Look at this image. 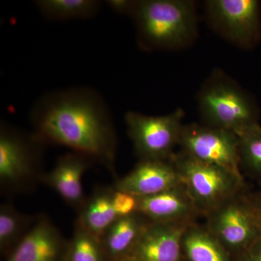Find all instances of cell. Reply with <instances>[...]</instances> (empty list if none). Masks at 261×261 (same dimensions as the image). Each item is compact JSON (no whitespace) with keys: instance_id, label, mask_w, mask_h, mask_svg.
Segmentation results:
<instances>
[{"instance_id":"cell-13","label":"cell","mask_w":261,"mask_h":261,"mask_svg":"<svg viewBox=\"0 0 261 261\" xmlns=\"http://www.w3.org/2000/svg\"><path fill=\"white\" fill-rule=\"evenodd\" d=\"M67 243L49 218L39 216L7 261H63Z\"/></svg>"},{"instance_id":"cell-3","label":"cell","mask_w":261,"mask_h":261,"mask_svg":"<svg viewBox=\"0 0 261 261\" xmlns=\"http://www.w3.org/2000/svg\"><path fill=\"white\" fill-rule=\"evenodd\" d=\"M201 123L238 135L257 124V110L251 97L236 81L215 70L197 94Z\"/></svg>"},{"instance_id":"cell-18","label":"cell","mask_w":261,"mask_h":261,"mask_svg":"<svg viewBox=\"0 0 261 261\" xmlns=\"http://www.w3.org/2000/svg\"><path fill=\"white\" fill-rule=\"evenodd\" d=\"M38 216L20 212L10 203L0 207V250L8 257L29 232Z\"/></svg>"},{"instance_id":"cell-25","label":"cell","mask_w":261,"mask_h":261,"mask_svg":"<svg viewBox=\"0 0 261 261\" xmlns=\"http://www.w3.org/2000/svg\"><path fill=\"white\" fill-rule=\"evenodd\" d=\"M249 197L257 212L261 214V192L256 195H249Z\"/></svg>"},{"instance_id":"cell-21","label":"cell","mask_w":261,"mask_h":261,"mask_svg":"<svg viewBox=\"0 0 261 261\" xmlns=\"http://www.w3.org/2000/svg\"><path fill=\"white\" fill-rule=\"evenodd\" d=\"M63 261H107L100 240L75 226Z\"/></svg>"},{"instance_id":"cell-20","label":"cell","mask_w":261,"mask_h":261,"mask_svg":"<svg viewBox=\"0 0 261 261\" xmlns=\"http://www.w3.org/2000/svg\"><path fill=\"white\" fill-rule=\"evenodd\" d=\"M240 169L261 178V126L258 123L239 133Z\"/></svg>"},{"instance_id":"cell-14","label":"cell","mask_w":261,"mask_h":261,"mask_svg":"<svg viewBox=\"0 0 261 261\" xmlns=\"http://www.w3.org/2000/svg\"><path fill=\"white\" fill-rule=\"evenodd\" d=\"M94 163L93 159L79 152L65 154L57 161L49 172L44 173L42 181L56 192L70 207L80 210L86 200L82 178Z\"/></svg>"},{"instance_id":"cell-12","label":"cell","mask_w":261,"mask_h":261,"mask_svg":"<svg viewBox=\"0 0 261 261\" xmlns=\"http://www.w3.org/2000/svg\"><path fill=\"white\" fill-rule=\"evenodd\" d=\"M137 213L150 222L185 224L196 223L201 216L182 184L157 195L140 197Z\"/></svg>"},{"instance_id":"cell-22","label":"cell","mask_w":261,"mask_h":261,"mask_svg":"<svg viewBox=\"0 0 261 261\" xmlns=\"http://www.w3.org/2000/svg\"><path fill=\"white\" fill-rule=\"evenodd\" d=\"M113 204L115 211L119 218L126 217L138 212V197L127 192L114 190Z\"/></svg>"},{"instance_id":"cell-1","label":"cell","mask_w":261,"mask_h":261,"mask_svg":"<svg viewBox=\"0 0 261 261\" xmlns=\"http://www.w3.org/2000/svg\"><path fill=\"white\" fill-rule=\"evenodd\" d=\"M34 133L44 142L85 154L114 171L116 132L107 103L89 87H71L42 96L30 113Z\"/></svg>"},{"instance_id":"cell-16","label":"cell","mask_w":261,"mask_h":261,"mask_svg":"<svg viewBox=\"0 0 261 261\" xmlns=\"http://www.w3.org/2000/svg\"><path fill=\"white\" fill-rule=\"evenodd\" d=\"M149 222L139 213L116 220L101 240L107 261L129 255Z\"/></svg>"},{"instance_id":"cell-26","label":"cell","mask_w":261,"mask_h":261,"mask_svg":"<svg viewBox=\"0 0 261 261\" xmlns=\"http://www.w3.org/2000/svg\"><path fill=\"white\" fill-rule=\"evenodd\" d=\"M116 261H137L135 260L134 257L130 256V255H127V256H125L123 257H121V258L118 259V260Z\"/></svg>"},{"instance_id":"cell-27","label":"cell","mask_w":261,"mask_h":261,"mask_svg":"<svg viewBox=\"0 0 261 261\" xmlns=\"http://www.w3.org/2000/svg\"><path fill=\"white\" fill-rule=\"evenodd\" d=\"M259 216H260V227H261V214H259Z\"/></svg>"},{"instance_id":"cell-7","label":"cell","mask_w":261,"mask_h":261,"mask_svg":"<svg viewBox=\"0 0 261 261\" xmlns=\"http://www.w3.org/2000/svg\"><path fill=\"white\" fill-rule=\"evenodd\" d=\"M185 112L181 108L164 116L129 111L125 115L128 137L135 153L143 160H168L178 145Z\"/></svg>"},{"instance_id":"cell-24","label":"cell","mask_w":261,"mask_h":261,"mask_svg":"<svg viewBox=\"0 0 261 261\" xmlns=\"http://www.w3.org/2000/svg\"><path fill=\"white\" fill-rule=\"evenodd\" d=\"M108 6L115 13L119 15H130L135 7V1L130 0H108L106 1Z\"/></svg>"},{"instance_id":"cell-23","label":"cell","mask_w":261,"mask_h":261,"mask_svg":"<svg viewBox=\"0 0 261 261\" xmlns=\"http://www.w3.org/2000/svg\"><path fill=\"white\" fill-rule=\"evenodd\" d=\"M234 261H261V238L245 251L233 257Z\"/></svg>"},{"instance_id":"cell-5","label":"cell","mask_w":261,"mask_h":261,"mask_svg":"<svg viewBox=\"0 0 261 261\" xmlns=\"http://www.w3.org/2000/svg\"><path fill=\"white\" fill-rule=\"evenodd\" d=\"M181 182L201 216H205L229 197L245 191L243 177L228 170L193 159L180 151L173 154Z\"/></svg>"},{"instance_id":"cell-6","label":"cell","mask_w":261,"mask_h":261,"mask_svg":"<svg viewBox=\"0 0 261 261\" xmlns=\"http://www.w3.org/2000/svg\"><path fill=\"white\" fill-rule=\"evenodd\" d=\"M205 217L207 231L233 257L261 238L259 213L245 191L229 197Z\"/></svg>"},{"instance_id":"cell-4","label":"cell","mask_w":261,"mask_h":261,"mask_svg":"<svg viewBox=\"0 0 261 261\" xmlns=\"http://www.w3.org/2000/svg\"><path fill=\"white\" fill-rule=\"evenodd\" d=\"M35 133L1 123L0 126V183L2 189L10 193L32 190L38 180L42 181L41 171L43 145Z\"/></svg>"},{"instance_id":"cell-10","label":"cell","mask_w":261,"mask_h":261,"mask_svg":"<svg viewBox=\"0 0 261 261\" xmlns=\"http://www.w3.org/2000/svg\"><path fill=\"white\" fill-rule=\"evenodd\" d=\"M181 184L172 159L143 160L128 174L117 180L114 190L139 197L157 195Z\"/></svg>"},{"instance_id":"cell-9","label":"cell","mask_w":261,"mask_h":261,"mask_svg":"<svg viewBox=\"0 0 261 261\" xmlns=\"http://www.w3.org/2000/svg\"><path fill=\"white\" fill-rule=\"evenodd\" d=\"M238 145L237 134L201 123L184 124L178 142L181 151L190 157L243 177Z\"/></svg>"},{"instance_id":"cell-19","label":"cell","mask_w":261,"mask_h":261,"mask_svg":"<svg viewBox=\"0 0 261 261\" xmlns=\"http://www.w3.org/2000/svg\"><path fill=\"white\" fill-rule=\"evenodd\" d=\"M34 3L44 17L56 21L92 18L101 6L97 0H39Z\"/></svg>"},{"instance_id":"cell-17","label":"cell","mask_w":261,"mask_h":261,"mask_svg":"<svg viewBox=\"0 0 261 261\" xmlns=\"http://www.w3.org/2000/svg\"><path fill=\"white\" fill-rule=\"evenodd\" d=\"M183 250L186 261H234L233 257L205 226L197 223L185 231Z\"/></svg>"},{"instance_id":"cell-11","label":"cell","mask_w":261,"mask_h":261,"mask_svg":"<svg viewBox=\"0 0 261 261\" xmlns=\"http://www.w3.org/2000/svg\"><path fill=\"white\" fill-rule=\"evenodd\" d=\"M190 225L149 221L129 255L137 261H186L183 240Z\"/></svg>"},{"instance_id":"cell-2","label":"cell","mask_w":261,"mask_h":261,"mask_svg":"<svg viewBox=\"0 0 261 261\" xmlns=\"http://www.w3.org/2000/svg\"><path fill=\"white\" fill-rule=\"evenodd\" d=\"M130 17L137 42L144 50L184 49L197 37V7L191 0L135 1Z\"/></svg>"},{"instance_id":"cell-8","label":"cell","mask_w":261,"mask_h":261,"mask_svg":"<svg viewBox=\"0 0 261 261\" xmlns=\"http://www.w3.org/2000/svg\"><path fill=\"white\" fill-rule=\"evenodd\" d=\"M260 3L256 0H208L206 19L211 28L237 47H253L260 36Z\"/></svg>"},{"instance_id":"cell-15","label":"cell","mask_w":261,"mask_h":261,"mask_svg":"<svg viewBox=\"0 0 261 261\" xmlns=\"http://www.w3.org/2000/svg\"><path fill=\"white\" fill-rule=\"evenodd\" d=\"M113 192L114 189L104 187L94 190L79 210L75 226L101 241L108 228L119 219L113 207Z\"/></svg>"}]
</instances>
